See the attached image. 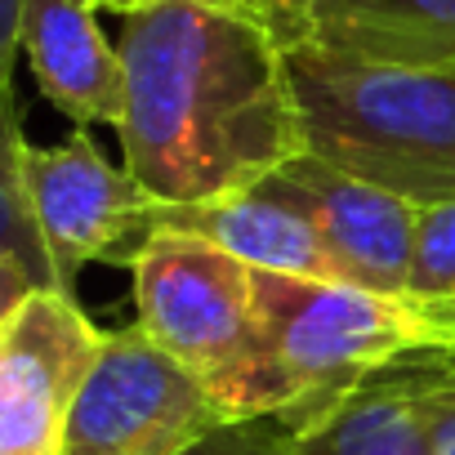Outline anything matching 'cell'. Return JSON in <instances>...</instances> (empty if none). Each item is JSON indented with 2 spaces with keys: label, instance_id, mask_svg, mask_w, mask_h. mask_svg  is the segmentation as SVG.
I'll return each instance as SVG.
<instances>
[{
  "label": "cell",
  "instance_id": "cell-2",
  "mask_svg": "<svg viewBox=\"0 0 455 455\" xmlns=\"http://www.w3.org/2000/svg\"><path fill=\"white\" fill-rule=\"evenodd\" d=\"M282 50L308 156L419 210L455 201V72Z\"/></svg>",
  "mask_w": 455,
  "mask_h": 455
},
{
  "label": "cell",
  "instance_id": "cell-18",
  "mask_svg": "<svg viewBox=\"0 0 455 455\" xmlns=\"http://www.w3.org/2000/svg\"><path fill=\"white\" fill-rule=\"evenodd\" d=\"M424 313L433 317L442 344H455V304H424Z\"/></svg>",
  "mask_w": 455,
  "mask_h": 455
},
{
  "label": "cell",
  "instance_id": "cell-13",
  "mask_svg": "<svg viewBox=\"0 0 455 455\" xmlns=\"http://www.w3.org/2000/svg\"><path fill=\"white\" fill-rule=\"evenodd\" d=\"M28 148L19 94L14 85H0V268L19 273L32 291H63L28 196Z\"/></svg>",
  "mask_w": 455,
  "mask_h": 455
},
{
  "label": "cell",
  "instance_id": "cell-8",
  "mask_svg": "<svg viewBox=\"0 0 455 455\" xmlns=\"http://www.w3.org/2000/svg\"><path fill=\"white\" fill-rule=\"evenodd\" d=\"M76 295L28 291L0 317V455H63L72 402L103 348Z\"/></svg>",
  "mask_w": 455,
  "mask_h": 455
},
{
  "label": "cell",
  "instance_id": "cell-6",
  "mask_svg": "<svg viewBox=\"0 0 455 455\" xmlns=\"http://www.w3.org/2000/svg\"><path fill=\"white\" fill-rule=\"evenodd\" d=\"M28 196L59 286L76 295L85 264L130 268L156 237V201L125 165H112L85 130L59 148H28Z\"/></svg>",
  "mask_w": 455,
  "mask_h": 455
},
{
  "label": "cell",
  "instance_id": "cell-10",
  "mask_svg": "<svg viewBox=\"0 0 455 455\" xmlns=\"http://www.w3.org/2000/svg\"><path fill=\"white\" fill-rule=\"evenodd\" d=\"M282 45L455 72V0H255Z\"/></svg>",
  "mask_w": 455,
  "mask_h": 455
},
{
  "label": "cell",
  "instance_id": "cell-1",
  "mask_svg": "<svg viewBox=\"0 0 455 455\" xmlns=\"http://www.w3.org/2000/svg\"><path fill=\"white\" fill-rule=\"evenodd\" d=\"M125 170L161 210L205 205L304 156L286 50L255 0H152L121 14Z\"/></svg>",
  "mask_w": 455,
  "mask_h": 455
},
{
  "label": "cell",
  "instance_id": "cell-15",
  "mask_svg": "<svg viewBox=\"0 0 455 455\" xmlns=\"http://www.w3.org/2000/svg\"><path fill=\"white\" fill-rule=\"evenodd\" d=\"M183 455H299V451L282 415H251V419H228L210 428Z\"/></svg>",
  "mask_w": 455,
  "mask_h": 455
},
{
  "label": "cell",
  "instance_id": "cell-12",
  "mask_svg": "<svg viewBox=\"0 0 455 455\" xmlns=\"http://www.w3.org/2000/svg\"><path fill=\"white\" fill-rule=\"evenodd\" d=\"M156 233L201 237V242L228 251L233 259H242L246 268H259V273L353 286L313 228L295 210H286L282 201H273L255 188L237 192V196L205 201V205L156 210Z\"/></svg>",
  "mask_w": 455,
  "mask_h": 455
},
{
  "label": "cell",
  "instance_id": "cell-3",
  "mask_svg": "<svg viewBox=\"0 0 455 455\" xmlns=\"http://www.w3.org/2000/svg\"><path fill=\"white\" fill-rule=\"evenodd\" d=\"M255 308L259 375L246 419L317 406L397 353L442 344L424 304L388 299L362 286L304 282L255 268Z\"/></svg>",
  "mask_w": 455,
  "mask_h": 455
},
{
  "label": "cell",
  "instance_id": "cell-19",
  "mask_svg": "<svg viewBox=\"0 0 455 455\" xmlns=\"http://www.w3.org/2000/svg\"><path fill=\"white\" fill-rule=\"evenodd\" d=\"M94 10H116V14H130V10H139V5H152V0H90Z\"/></svg>",
  "mask_w": 455,
  "mask_h": 455
},
{
  "label": "cell",
  "instance_id": "cell-20",
  "mask_svg": "<svg viewBox=\"0 0 455 455\" xmlns=\"http://www.w3.org/2000/svg\"><path fill=\"white\" fill-rule=\"evenodd\" d=\"M437 455H455V415H451V424H446V433H442V451Z\"/></svg>",
  "mask_w": 455,
  "mask_h": 455
},
{
  "label": "cell",
  "instance_id": "cell-17",
  "mask_svg": "<svg viewBox=\"0 0 455 455\" xmlns=\"http://www.w3.org/2000/svg\"><path fill=\"white\" fill-rule=\"evenodd\" d=\"M28 291H32V286H28V282H23L19 273L0 268V317H5V313H10V308H14V304H19L23 295H28Z\"/></svg>",
  "mask_w": 455,
  "mask_h": 455
},
{
  "label": "cell",
  "instance_id": "cell-14",
  "mask_svg": "<svg viewBox=\"0 0 455 455\" xmlns=\"http://www.w3.org/2000/svg\"><path fill=\"white\" fill-rule=\"evenodd\" d=\"M406 299L411 304H455V201L419 210Z\"/></svg>",
  "mask_w": 455,
  "mask_h": 455
},
{
  "label": "cell",
  "instance_id": "cell-4",
  "mask_svg": "<svg viewBox=\"0 0 455 455\" xmlns=\"http://www.w3.org/2000/svg\"><path fill=\"white\" fill-rule=\"evenodd\" d=\"M134 326L196 375L228 419H246L259 375V308L255 268L228 251L156 233L130 264Z\"/></svg>",
  "mask_w": 455,
  "mask_h": 455
},
{
  "label": "cell",
  "instance_id": "cell-16",
  "mask_svg": "<svg viewBox=\"0 0 455 455\" xmlns=\"http://www.w3.org/2000/svg\"><path fill=\"white\" fill-rule=\"evenodd\" d=\"M23 5L28 0H0V85H14V59L23 50Z\"/></svg>",
  "mask_w": 455,
  "mask_h": 455
},
{
  "label": "cell",
  "instance_id": "cell-5",
  "mask_svg": "<svg viewBox=\"0 0 455 455\" xmlns=\"http://www.w3.org/2000/svg\"><path fill=\"white\" fill-rule=\"evenodd\" d=\"M228 424L210 388L139 326L108 331L63 433V455H183Z\"/></svg>",
  "mask_w": 455,
  "mask_h": 455
},
{
  "label": "cell",
  "instance_id": "cell-11",
  "mask_svg": "<svg viewBox=\"0 0 455 455\" xmlns=\"http://www.w3.org/2000/svg\"><path fill=\"white\" fill-rule=\"evenodd\" d=\"M90 0H28L23 5V54L41 94L85 125H121L125 116V68L116 45L103 36Z\"/></svg>",
  "mask_w": 455,
  "mask_h": 455
},
{
  "label": "cell",
  "instance_id": "cell-7",
  "mask_svg": "<svg viewBox=\"0 0 455 455\" xmlns=\"http://www.w3.org/2000/svg\"><path fill=\"white\" fill-rule=\"evenodd\" d=\"M299 455H437L455 415V344H419L335 397L277 411Z\"/></svg>",
  "mask_w": 455,
  "mask_h": 455
},
{
  "label": "cell",
  "instance_id": "cell-9",
  "mask_svg": "<svg viewBox=\"0 0 455 455\" xmlns=\"http://www.w3.org/2000/svg\"><path fill=\"white\" fill-rule=\"evenodd\" d=\"M255 192L295 210L326 242V251L335 255V264L353 286L406 299L419 205L375 183H362L308 152L273 170L264 183H255Z\"/></svg>",
  "mask_w": 455,
  "mask_h": 455
}]
</instances>
